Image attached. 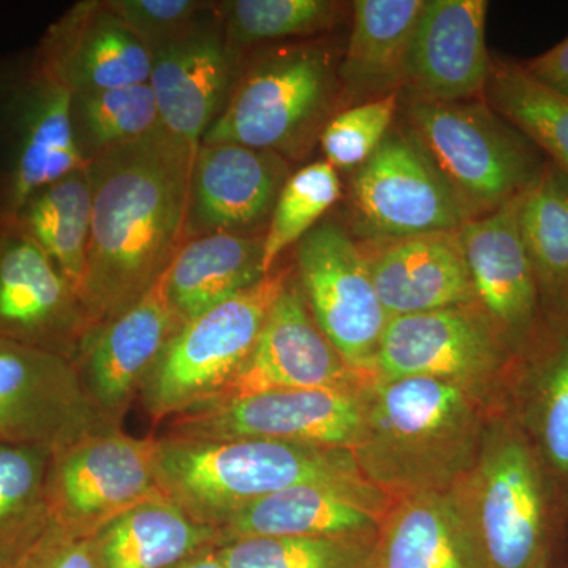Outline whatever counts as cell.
I'll list each match as a JSON object with an SVG mask.
<instances>
[{
	"label": "cell",
	"mask_w": 568,
	"mask_h": 568,
	"mask_svg": "<svg viewBox=\"0 0 568 568\" xmlns=\"http://www.w3.org/2000/svg\"><path fill=\"white\" fill-rule=\"evenodd\" d=\"M196 151L160 126L88 164L92 226L81 301L93 331L141 301L185 244Z\"/></svg>",
	"instance_id": "obj_1"
},
{
	"label": "cell",
	"mask_w": 568,
	"mask_h": 568,
	"mask_svg": "<svg viewBox=\"0 0 568 568\" xmlns=\"http://www.w3.org/2000/svg\"><path fill=\"white\" fill-rule=\"evenodd\" d=\"M362 480L351 450L274 440L159 437L160 493L216 529L254 500L295 485Z\"/></svg>",
	"instance_id": "obj_2"
},
{
	"label": "cell",
	"mask_w": 568,
	"mask_h": 568,
	"mask_svg": "<svg viewBox=\"0 0 568 568\" xmlns=\"http://www.w3.org/2000/svg\"><path fill=\"white\" fill-rule=\"evenodd\" d=\"M336 89L331 51L316 43L268 48L239 69L201 144L233 142L298 160L320 140Z\"/></svg>",
	"instance_id": "obj_3"
},
{
	"label": "cell",
	"mask_w": 568,
	"mask_h": 568,
	"mask_svg": "<svg viewBox=\"0 0 568 568\" xmlns=\"http://www.w3.org/2000/svg\"><path fill=\"white\" fill-rule=\"evenodd\" d=\"M406 132L457 194L470 219L517 200L548 159L487 103L409 99Z\"/></svg>",
	"instance_id": "obj_4"
},
{
	"label": "cell",
	"mask_w": 568,
	"mask_h": 568,
	"mask_svg": "<svg viewBox=\"0 0 568 568\" xmlns=\"http://www.w3.org/2000/svg\"><path fill=\"white\" fill-rule=\"evenodd\" d=\"M469 507L481 568H537L555 562L564 514L555 488L517 418L500 424L485 446Z\"/></svg>",
	"instance_id": "obj_5"
},
{
	"label": "cell",
	"mask_w": 568,
	"mask_h": 568,
	"mask_svg": "<svg viewBox=\"0 0 568 568\" xmlns=\"http://www.w3.org/2000/svg\"><path fill=\"white\" fill-rule=\"evenodd\" d=\"M476 420L466 387L432 377L384 381L366 403L357 450L381 480L424 487L466 457Z\"/></svg>",
	"instance_id": "obj_6"
},
{
	"label": "cell",
	"mask_w": 568,
	"mask_h": 568,
	"mask_svg": "<svg viewBox=\"0 0 568 568\" xmlns=\"http://www.w3.org/2000/svg\"><path fill=\"white\" fill-rule=\"evenodd\" d=\"M291 276L293 271L276 267L250 290L212 306L174 332L138 396L153 424L205 405L237 375Z\"/></svg>",
	"instance_id": "obj_7"
},
{
	"label": "cell",
	"mask_w": 568,
	"mask_h": 568,
	"mask_svg": "<svg viewBox=\"0 0 568 568\" xmlns=\"http://www.w3.org/2000/svg\"><path fill=\"white\" fill-rule=\"evenodd\" d=\"M71 93L33 51L0 65V220L43 186L88 166L71 129Z\"/></svg>",
	"instance_id": "obj_8"
},
{
	"label": "cell",
	"mask_w": 568,
	"mask_h": 568,
	"mask_svg": "<svg viewBox=\"0 0 568 568\" xmlns=\"http://www.w3.org/2000/svg\"><path fill=\"white\" fill-rule=\"evenodd\" d=\"M159 437L104 428L52 454L48 506L52 525L92 537L142 500L162 496L156 484Z\"/></svg>",
	"instance_id": "obj_9"
},
{
	"label": "cell",
	"mask_w": 568,
	"mask_h": 568,
	"mask_svg": "<svg viewBox=\"0 0 568 568\" xmlns=\"http://www.w3.org/2000/svg\"><path fill=\"white\" fill-rule=\"evenodd\" d=\"M347 196L353 231L369 244L454 233L470 220L406 130L388 132L372 159L355 170Z\"/></svg>",
	"instance_id": "obj_10"
},
{
	"label": "cell",
	"mask_w": 568,
	"mask_h": 568,
	"mask_svg": "<svg viewBox=\"0 0 568 568\" xmlns=\"http://www.w3.org/2000/svg\"><path fill=\"white\" fill-rule=\"evenodd\" d=\"M294 280L313 320L346 364L375 376L388 316L366 254L345 226L325 220L298 242Z\"/></svg>",
	"instance_id": "obj_11"
},
{
	"label": "cell",
	"mask_w": 568,
	"mask_h": 568,
	"mask_svg": "<svg viewBox=\"0 0 568 568\" xmlns=\"http://www.w3.org/2000/svg\"><path fill=\"white\" fill-rule=\"evenodd\" d=\"M366 403L347 388L272 392L190 410L166 422V437L257 439L353 450L364 437Z\"/></svg>",
	"instance_id": "obj_12"
},
{
	"label": "cell",
	"mask_w": 568,
	"mask_h": 568,
	"mask_svg": "<svg viewBox=\"0 0 568 568\" xmlns=\"http://www.w3.org/2000/svg\"><path fill=\"white\" fill-rule=\"evenodd\" d=\"M519 362L484 313L454 306L390 317L377 349L375 376L376 383L432 377L467 388L517 369Z\"/></svg>",
	"instance_id": "obj_13"
},
{
	"label": "cell",
	"mask_w": 568,
	"mask_h": 568,
	"mask_svg": "<svg viewBox=\"0 0 568 568\" xmlns=\"http://www.w3.org/2000/svg\"><path fill=\"white\" fill-rule=\"evenodd\" d=\"M92 331L58 265L14 216L0 220V339L74 362Z\"/></svg>",
	"instance_id": "obj_14"
},
{
	"label": "cell",
	"mask_w": 568,
	"mask_h": 568,
	"mask_svg": "<svg viewBox=\"0 0 568 568\" xmlns=\"http://www.w3.org/2000/svg\"><path fill=\"white\" fill-rule=\"evenodd\" d=\"M519 197L488 215L467 220L458 235L481 313L523 361L547 338L551 325L523 244Z\"/></svg>",
	"instance_id": "obj_15"
},
{
	"label": "cell",
	"mask_w": 568,
	"mask_h": 568,
	"mask_svg": "<svg viewBox=\"0 0 568 568\" xmlns=\"http://www.w3.org/2000/svg\"><path fill=\"white\" fill-rule=\"evenodd\" d=\"M104 428L73 362L0 339V444L54 454Z\"/></svg>",
	"instance_id": "obj_16"
},
{
	"label": "cell",
	"mask_w": 568,
	"mask_h": 568,
	"mask_svg": "<svg viewBox=\"0 0 568 568\" xmlns=\"http://www.w3.org/2000/svg\"><path fill=\"white\" fill-rule=\"evenodd\" d=\"M366 377L351 368L323 334L293 274L265 317L263 331L246 364L219 394L196 409L272 392L312 388L354 390L358 381Z\"/></svg>",
	"instance_id": "obj_17"
},
{
	"label": "cell",
	"mask_w": 568,
	"mask_h": 568,
	"mask_svg": "<svg viewBox=\"0 0 568 568\" xmlns=\"http://www.w3.org/2000/svg\"><path fill=\"white\" fill-rule=\"evenodd\" d=\"M175 331L163 275L141 301L85 339L73 364L82 390L108 428H122L145 377Z\"/></svg>",
	"instance_id": "obj_18"
},
{
	"label": "cell",
	"mask_w": 568,
	"mask_h": 568,
	"mask_svg": "<svg viewBox=\"0 0 568 568\" xmlns=\"http://www.w3.org/2000/svg\"><path fill=\"white\" fill-rule=\"evenodd\" d=\"M290 160L233 142L201 144L190 175L185 242L212 234H257L290 178Z\"/></svg>",
	"instance_id": "obj_19"
},
{
	"label": "cell",
	"mask_w": 568,
	"mask_h": 568,
	"mask_svg": "<svg viewBox=\"0 0 568 568\" xmlns=\"http://www.w3.org/2000/svg\"><path fill=\"white\" fill-rule=\"evenodd\" d=\"M239 59L224 39L219 3L192 31L152 52L149 84L163 129L200 148L233 91Z\"/></svg>",
	"instance_id": "obj_20"
},
{
	"label": "cell",
	"mask_w": 568,
	"mask_h": 568,
	"mask_svg": "<svg viewBox=\"0 0 568 568\" xmlns=\"http://www.w3.org/2000/svg\"><path fill=\"white\" fill-rule=\"evenodd\" d=\"M487 0H425L405 71L409 99L467 102L487 91Z\"/></svg>",
	"instance_id": "obj_21"
},
{
	"label": "cell",
	"mask_w": 568,
	"mask_h": 568,
	"mask_svg": "<svg viewBox=\"0 0 568 568\" xmlns=\"http://www.w3.org/2000/svg\"><path fill=\"white\" fill-rule=\"evenodd\" d=\"M37 54L71 95L149 82L152 54L108 7L74 3L44 32Z\"/></svg>",
	"instance_id": "obj_22"
},
{
	"label": "cell",
	"mask_w": 568,
	"mask_h": 568,
	"mask_svg": "<svg viewBox=\"0 0 568 568\" xmlns=\"http://www.w3.org/2000/svg\"><path fill=\"white\" fill-rule=\"evenodd\" d=\"M383 497L365 480L295 485L235 511L220 526L223 544L250 537H336L376 540Z\"/></svg>",
	"instance_id": "obj_23"
},
{
	"label": "cell",
	"mask_w": 568,
	"mask_h": 568,
	"mask_svg": "<svg viewBox=\"0 0 568 568\" xmlns=\"http://www.w3.org/2000/svg\"><path fill=\"white\" fill-rule=\"evenodd\" d=\"M372 245L364 252L388 320L476 302L458 231Z\"/></svg>",
	"instance_id": "obj_24"
},
{
	"label": "cell",
	"mask_w": 568,
	"mask_h": 568,
	"mask_svg": "<svg viewBox=\"0 0 568 568\" xmlns=\"http://www.w3.org/2000/svg\"><path fill=\"white\" fill-rule=\"evenodd\" d=\"M375 568H481L462 500L436 489L406 497L381 526Z\"/></svg>",
	"instance_id": "obj_25"
},
{
	"label": "cell",
	"mask_w": 568,
	"mask_h": 568,
	"mask_svg": "<svg viewBox=\"0 0 568 568\" xmlns=\"http://www.w3.org/2000/svg\"><path fill=\"white\" fill-rule=\"evenodd\" d=\"M100 568H178L222 547L219 529L155 496L142 500L93 534Z\"/></svg>",
	"instance_id": "obj_26"
},
{
	"label": "cell",
	"mask_w": 568,
	"mask_h": 568,
	"mask_svg": "<svg viewBox=\"0 0 568 568\" xmlns=\"http://www.w3.org/2000/svg\"><path fill=\"white\" fill-rule=\"evenodd\" d=\"M515 375L523 399L515 418L568 517V323L551 325Z\"/></svg>",
	"instance_id": "obj_27"
},
{
	"label": "cell",
	"mask_w": 568,
	"mask_h": 568,
	"mask_svg": "<svg viewBox=\"0 0 568 568\" xmlns=\"http://www.w3.org/2000/svg\"><path fill=\"white\" fill-rule=\"evenodd\" d=\"M264 234H212L181 246L164 274L178 328L264 276Z\"/></svg>",
	"instance_id": "obj_28"
},
{
	"label": "cell",
	"mask_w": 568,
	"mask_h": 568,
	"mask_svg": "<svg viewBox=\"0 0 568 568\" xmlns=\"http://www.w3.org/2000/svg\"><path fill=\"white\" fill-rule=\"evenodd\" d=\"M425 0H357L338 78L349 102L399 92Z\"/></svg>",
	"instance_id": "obj_29"
},
{
	"label": "cell",
	"mask_w": 568,
	"mask_h": 568,
	"mask_svg": "<svg viewBox=\"0 0 568 568\" xmlns=\"http://www.w3.org/2000/svg\"><path fill=\"white\" fill-rule=\"evenodd\" d=\"M519 231L549 325L568 323V175L548 162L519 197Z\"/></svg>",
	"instance_id": "obj_30"
},
{
	"label": "cell",
	"mask_w": 568,
	"mask_h": 568,
	"mask_svg": "<svg viewBox=\"0 0 568 568\" xmlns=\"http://www.w3.org/2000/svg\"><path fill=\"white\" fill-rule=\"evenodd\" d=\"M14 219L58 265L81 298L92 226L88 166L33 193Z\"/></svg>",
	"instance_id": "obj_31"
},
{
	"label": "cell",
	"mask_w": 568,
	"mask_h": 568,
	"mask_svg": "<svg viewBox=\"0 0 568 568\" xmlns=\"http://www.w3.org/2000/svg\"><path fill=\"white\" fill-rule=\"evenodd\" d=\"M51 458L48 448L0 444V568H17L51 528Z\"/></svg>",
	"instance_id": "obj_32"
},
{
	"label": "cell",
	"mask_w": 568,
	"mask_h": 568,
	"mask_svg": "<svg viewBox=\"0 0 568 568\" xmlns=\"http://www.w3.org/2000/svg\"><path fill=\"white\" fill-rule=\"evenodd\" d=\"M485 100L568 175V97L530 77L521 63L495 62Z\"/></svg>",
	"instance_id": "obj_33"
},
{
	"label": "cell",
	"mask_w": 568,
	"mask_h": 568,
	"mask_svg": "<svg viewBox=\"0 0 568 568\" xmlns=\"http://www.w3.org/2000/svg\"><path fill=\"white\" fill-rule=\"evenodd\" d=\"M71 129L85 163L159 130V110L149 82L71 95Z\"/></svg>",
	"instance_id": "obj_34"
},
{
	"label": "cell",
	"mask_w": 568,
	"mask_h": 568,
	"mask_svg": "<svg viewBox=\"0 0 568 568\" xmlns=\"http://www.w3.org/2000/svg\"><path fill=\"white\" fill-rule=\"evenodd\" d=\"M224 39L237 58L254 44L304 39L327 31L338 20L331 0H234L219 3Z\"/></svg>",
	"instance_id": "obj_35"
},
{
	"label": "cell",
	"mask_w": 568,
	"mask_h": 568,
	"mask_svg": "<svg viewBox=\"0 0 568 568\" xmlns=\"http://www.w3.org/2000/svg\"><path fill=\"white\" fill-rule=\"evenodd\" d=\"M376 540L250 537L216 548L224 568H375Z\"/></svg>",
	"instance_id": "obj_36"
},
{
	"label": "cell",
	"mask_w": 568,
	"mask_h": 568,
	"mask_svg": "<svg viewBox=\"0 0 568 568\" xmlns=\"http://www.w3.org/2000/svg\"><path fill=\"white\" fill-rule=\"evenodd\" d=\"M342 197L338 171L332 164L313 162L295 171L284 182L264 233L263 267L268 275L280 257L297 245Z\"/></svg>",
	"instance_id": "obj_37"
},
{
	"label": "cell",
	"mask_w": 568,
	"mask_h": 568,
	"mask_svg": "<svg viewBox=\"0 0 568 568\" xmlns=\"http://www.w3.org/2000/svg\"><path fill=\"white\" fill-rule=\"evenodd\" d=\"M398 106L399 92H394L332 115L320 136L325 162L336 171L358 170L386 140Z\"/></svg>",
	"instance_id": "obj_38"
},
{
	"label": "cell",
	"mask_w": 568,
	"mask_h": 568,
	"mask_svg": "<svg viewBox=\"0 0 568 568\" xmlns=\"http://www.w3.org/2000/svg\"><path fill=\"white\" fill-rule=\"evenodd\" d=\"M106 3L151 54L192 31L216 7L215 2L204 0H106Z\"/></svg>",
	"instance_id": "obj_39"
},
{
	"label": "cell",
	"mask_w": 568,
	"mask_h": 568,
	"mask_svg": "<svg viewBox=\"0 0 568 568\" xmlns=\"http://www.w3.org/2000/svg\"><path fill=\"white\" fill-rule=\"evenodd\" d=\"M17 568H100L91 537L51 525Z\"/></svg>",
	"instance_id": "obj_40"
},
{
	"label": "cell",
	"mask_w": 568,
	"mask_h": 568,
	"mask_svg": "<svg viewBox=\"0 0 568 568\" xmlns=\"http://www.w3.org/2000/svg\"><path fill=\"white\" fill-rule=\"evenodd\" d=\"M521 65L541 84L568 97V37L551 50Z\"/></svg>",
	"instance_id": "obj_41"
},
{
	"label": "cell",
	"mask_w": 568,
	"mask_h": 568,
	"mask_svg": "<svg viewBox=\"0 0 568 568\" xmlns=\"http://www.w3.org/2000/svg\"><path fill=\"white\" fill-rule=\"evenodd\" d=\"M178 568H224L222 560L216 556V549L196 556V558L186 560L185 564Z\"/></svg>",
	"instance_id": "obj_42"
},
{
	"label": "cell",
	"mask_w": 568,
	"mask_h": 568,
	"mask_svg": "<svg viewBox=\"0 0 568 568\" xmlns=\"http://www.w3.org/2000/svg\"><path fill=\"white\" fill-rule=\"evenodd\" d=\"M551 564L552 560H545V562H541L537 568H551Z\"/></svg>",
	"instance_id": "obj_43"
},
{
	"label": "cell",
	"mask_w": 568,
	"mask_h": 568,
	"mask_svg": "<svg viewBox=\"0 0 568 568\" xmlns=\"http://www.w3.org/2000/svg\"><path fill=\"white\" fill-rule=\"evenodd\" d=\"M551 568H558L555 566V564H551ZM564 568H568V567H564Z\"/></svg>",
	"instance_id": "obj_44"
}]
</instances>
